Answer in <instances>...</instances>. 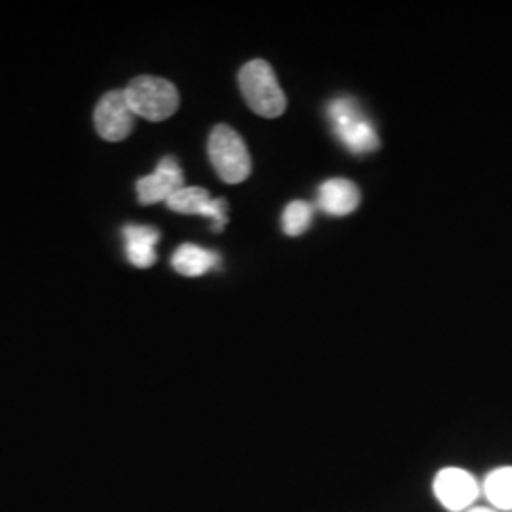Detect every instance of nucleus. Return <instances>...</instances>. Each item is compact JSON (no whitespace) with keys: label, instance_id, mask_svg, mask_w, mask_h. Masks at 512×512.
Segmentation results:
<instances>
[{"label":"nucleus","instance_id":"f257e3e1","mask_svg":"<svg viewBox=\"0 0 512 512\" xmlns=\"http://www.w3.org/2000/svg\"><path fill=\"white\" fill-rule=\"evenodd\" d=\"M330 126L338 141L348 148L349 152L363 156L374 152L380 147L378 133L368 120V116L359 109L357 101L351 97H338L332 99L327 107Z\"/></svg>","mask_w":512,"mask_h":512},{"label":"nucleus","instance_id":"f03ea898","mask_svg":"<svg viewBox=\"0 0 512 512\" xmlns=\"http://www.w3.org/2000/svg\"><path fill=\"white\" fill-rule=\"evenodd\" d=\"M239 88L258 116L277 118L287 109V97L279 88L274 69L264 59H253L241 67Z\"/></svg>","mask_w":512,"mask_h":512},{"label":"nucleus","instance_id":"7ed1b4c3","mask_svg":"<svg viewBox=\"0 0 512 512\" xmlns=\"http://www.w3.org/2000/svg\"><path fill=\"white\" fill-rule=\"evenodd\" d=\"M126 99L135 116L150 122H162L179 109V92L164 78L137 76L126 86Z\"/></svg>","mask_w":512,"mask_h":512},{"label":"nucleus","instance_id":"20e7f679","mask_svg":"<svg viewBox=\"0 0 512 512\" xmlns=\"http://www.w3.org/2000/svg\"><path fill=\"white\" fill-rule=\"evenodd\" d=\"M209 160L224 183H243L251 175V156L236 129L217 126L209 135Z\"/></svg>","mask_w":512,"mask_h":512},{"label":"nucleus","instance_id":"39448f33","mask_svg":"<svg viewBox=\"0 0 512 512\" xmlns=\"http://www.w3.org/2000/svg\"><path fill=\"white\" fill-rule=\"evenodd\" d=\"M93 122L99 137L109 143H120L128 137L135 124V114L124 90H114L101 97L95 107Z\"/></svg>","mask_w":512,"mask_h":512},{"label":"nucleus","instance_id":"423d86ee","mask_svg":"<svg viewBox=\"0 0 512 512\" xmlns=\"http://www.w3.org/2000/svg\"><path fill=\"white\" fill-rule=\"evenodd\" d=\"M433 492L444 509L465 512L473 507L480 490L475 476L471 473L458 467H446L435 476Z\"/></svg>","mask_w":512,"mask_h":512},{"label":"nucleus","instance_id":"0eeeda50","mask_svg":"<svg viewBox=\"0 0 512 512\" xmlns=\"http://www.w3.org/2000/svg\"><path fill=\"white\" fill-rule=\"evenodd\" d=\"M165 205L171 211L181 213V215H202V217L213 220L215 232H222V228L228 222L226 200H222V198L213 200L209 196V192L200 186H184L179 192H175Z\"/></svg>","mask_w":512,"mask_h":512},{"label":"nucleus","instance_id":"6e6552de","mask_svg":"<svg viewBox=\"0 0 512 512\" xmlns=\"http://www.w3.org/2000/svg\"><path fill=\"white\" fill-rule=\"evenodd\" d=\"M184 188V175L181 165L175 158H164L154 173L137 181V198L143 205L167 203V200Z\"/></svg>","mask_w":512,"mask_h":512},{"label":"nucleus","instance_id":"1a4fd4ad","mask_svg":"<svg viewBox=\"0 0 512 512\" xmlns=\"http://www.w3.org/2000/svg\"><path fill=\"white\" fill-rule=\"evenodd\" d=\"M361 202L359 188L348 179H329L319 188V207L330 217L351 215Z\"/></svg>","mask_w":512,"mask_h":512},{"label":"nucleus","instance_id":"9d476101","mask_svg":"<svg viewBox=\"0 0 512 512\" xmlns=\"http://www.w3.org/2000/svg\"><path fill=\"white\" fill-rule=\"evenodd\" d=\"M126 255L135 268H150L156 262V243L160 232L152 226L129 224L124 228Z\"/></svg>","mask_w":512,"mask_h":512},{"label":"nucleus","instance_id":"9b49d317","mask_svg":"<svg viewBox=\"0 0 512 512\" xmlns=\"http://www.w3.org/2000/svg\"><path fill=\"white\" fill-rule=\"evenodd\" d=\"M171 264H173L175 272H179L181 275L200 277L219 266L220 256L213 251L198 247V245L184 243L175 251V255L171 258Z\"/></svg>","mask_w":512,"mask_h":512},{"label":"nucleus","instance_id":"f8f14e48","mask_svg":"<svg viewBox=\"0 0 512 512\" xmlns=\"http://www.w3.org/2000/svg\"><path fill=\"white\" fill-rule=\"evenodd\" d=\"M484 492L497 511H512V467H499L486 476Z\"/></svg>","mask_w":512,"mask_h":512},{"label":"nucleus","instance_id":"ddd939ff","mask_svg":"<svg viewBox=\"0 0 512 512\" xmlns=\"http://www.w3.org/2000/svg\"><path fill=\"white\" fill-rule=\"evenodd\" d=\"M313 220V207L310 203L306 202H293L289 203L283 211V232L291 238L302 236L311 226Z\"/></svg>","mask_w":512,"mask_h":512},{"label":"nucleus","instance_id":"4468645a","mask_svg":"<svg viewBox=\"0 0 512 512\" xmlns=\"http://www.w3.org/2000/svg\"><path fill=\"white\" fill-rule=\"evenodd\" d=\"M465 512H497L494 509H488V507H471V509H467Z\"/></svg>","mask_w":512,"mask_h":512}]
</instances>
